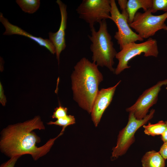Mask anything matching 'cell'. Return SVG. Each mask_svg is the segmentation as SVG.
Masks as SVG:
<instances>
[{"mask_svg":"<svg viewBox=\"0 0 167 167\" xmlns=\"http://www.w3.org/2000/svg\"><path fill=\"white\" fill-rule=\"evenodd\" d=\"M165 122L166 124L164 132L161 135V139L164 143L167 142V120Z\"/></svg>","mask_w":167,"mask_h":167,"instance_id":"24","label":"cell"},{"mask_svg":"<svg viewBox=\"0 0 167 167\" xmlns=\"http://www.w3.org/2000/svg\"><path fill=\"white\" fill-rule=\"evenodd\" d=\"M99 24V30L96 31L94 27L90 28L91 35H88L92 43L90 49L92 53V60L98 66L106 67L114 72V59L117 52L108 31L106 20Z\"/></svg>","mask_w":167,"mask_h":167,"instance_id":"3","label":"cell"},{"mask_svg":"<svg viewBox=\"0 0 167 167\" xmlns=\"http://www.w3.org/2000/svg\"><path fill=\"white\" fill-rule=\"evenodd\" d=\"M98 66L87 58H81L71 75L73 99L83 109L91 113L103 77Z\"/></svg>","mask_w":167,"mask_h":167,"instance_id":"2","label":"cell"},{"mask_svg":"<svg viewBox=\"0 0 167 167\" xmlns=\"http://www.w3.org/2000/svg\"><path fill=\"white\" fill-rule=\"evenodd\" d=\"M166 85L167 79L158 81L144 91L133 105L126 109V111L133 113L137 119L143 118L148 114L150 108L156 103L161 87Z\"/></svg>","mask_w":167,"mask_h":167,"instance_id":"9","label":"cell"},{"mask_svg":"<svg viewBox=\"0 0 167 167\" xmlns=\"http://www.w3.org/2000/svg\"><path fill=\"white\" fill-rule=\"evenodd\" d=\"M20 157L17 156L12 157L6 162L2 163L0 167H14L17 160Z\"/></svg>","mask_w":167,"mask_h":167,"instance_id":"21","label":"cell"},{"mask_svg":"<svg viewBox=\"0 0 167 167\" xmlns=\"http://www.w3.org/2000/svg\"><path fill=\"white\" fill-rule=\"evenodd\" d=\"M56 3L58 5L60 11L61 20L59 28L55 32L49 33V40L55 47L56 58L58 64L59 63L60 54L66 47L65 40V30L66 28L67 13V6L61 0H57Z\"/></svg>","mask_w":167,"mask_h":167,"instance_id":"11","label":"cell"},{"mask_svg":"<svg viewBox=\"0 0 167 167\" xmlns=\"http://www.w3.org/2000/svg\"><path fill=\"white\" fill-rule=\"evenodd\" d=\"M144 128L145 134L152 136L161 135L164 131L166 124L165 122L163 121H160L158 122L152 124L149 123L148 124L143 126Z\"/></svg>","mask_w":167,"mask_h":167,"instance_id":"15","label":"cell"},{"mask_svg":"<svg viewBox=\"0 0 167 167\" xmlns=\"http://www.w3.org/2000/svg\"><path fill=\"white\" fill-rule=\"evenodd\" d=\"M152 13L158 11L167 12V0H153V5L151 9Z\"/></svg>","mask_w":167,"mask_h":167,"instance_id":"18","label":"cell"},{"mask_svg":"<svg viewBox=\"0 0 167 167\" xmlns=\"http://www.w3.org/2000/svg\"><path fill=\"white\" fill-rule=\"evenodd\" d=\"M151 9L143 13L137 12L132 22L129 24L142 39L150 38L159 30L167 31L165 22L167 19V12L161 15H153Z\"/></svg>","mask_w":167,"mask_h":167,"instance_id":"6","label":"cell"},{"mask_svg":"<svg viewBox=\"0 0 167 167\" xmlns=\"http://www.w3.org/2000/svg\"><path fill=\"white\" fill-rule=\"evenodd\" d=\"M75 120L74 116L67 115L66 117L57 119L55 121H50L47 123L48 125H55L62 127L61 131L64 132L66 128L68 126L75 123Z\"/></svg>","mask_w":167,"mask_h":167,"instance_id":"17","label":"cell"},{"mask_svg":"<svg viewBox=\"0 0 167 167\" xmlns=\"http://www.w3.org/2000/svg\"><path fill=\"white\" fill-rule=\"evenodd\" d=\"M110 19L115 23L118 30L114 37L117 41L120 50L129 43L143 41V39L131 29L128 19L120 13L114 0H110Z\"/></svg>","mask_w":167,"mask_h":167,"instance_id":"8","label":"cell"},{"mask_svg":"<svg viewBox=\"0 0 167 167\" xmlns=\"http://www.w3.org/2000/svg\"><path fill=\"white\" fill-rule=\"evenodd\" d=\"M6 99L4 94V91L2 84L0 83V103L3 106H5L6 103Z\"/></svg>","mask_w":167,"mask_h":167,"instance_id":"22","label":"cell"},{"mask_svg":"<svg viewBox=\"0 0 167 167\" xmlns=\"http://www.w3.org/2000/svg\"><path fill=\"white\" fill-rule=\"evenodd\" d=\"M67 108L60 105L54 109V111L51 117L52 118H56L57 119L65 117L67 115Z\"/></svg>","mask_w":167,"mask_h":167,"instance_id":"19","label":"cell"},{"mask_svg":"<svg viewBox=\"0 0 167 167\" xmlns=\"http://www.w3.org/2000/svg\"><path fill=\"white\" fill-rule=\"evenodd\" d=\"M0 21L5 28L3 35L10 36L15 34L25 36L32 40L40 46L46 48L52 54H55V47L49 39L33 36L18 26L11 24L1 12L0 13Z\"/></svg>","mask_w":167,"mask_h":167,"instance_id":"12","label":"cell"},{"mask_svg":"<svg viewBox=\"0 0 167 167\" xmlns=\"http://www.w3.org/2000/svg\"><path fill=\"white\" fill-rule=\"evenodd\" d=\"M142 53L145 57H157L159 51L156 40L149 38L142 43L133 42L125 45L115 56L118 62L114 73L118 75L125 69L130 68L131 66L128 65L129 62Z\"/></svg>","mask_w":167,"mask_h":167,"instance_id":"4","label":"cell"},{"mask_svg":"<svg viewBox=\"0 0 167 167\" xmlns=\"http://www.w3.org/2000/svg\"><path fill=\"white\" fill-rule=\"evenodd\" d=\"M159 152L165 160L167 159V142L164 143Z\"/></svg>","mask_w":167,"mask_h":167,"instance_id":"23","label":"cell"},{"mask_svg":"<svg viewBox=\"0 0 167 167\" xmlns=\"http://www.w3.org/2000/svg\"><path fill=\"white\" fill-rule=\"evenodd\" d=\"M121 81L120 80L113 86L99 90L91 113L92 120L96 127L97 126L104 112L111 102L116 89Z\"/></svg>","mask_w":167,"mask_h":167,"instance_id":"10","label":"cell"},{"mask_svg":"<svg viewBox=\"0 0 167 167\" xmlns=\"http://www.w3.org/2000/svg\"><path fill=\"white\" fill-rule=\"evenodd\" d=\"M165 161L159 152L152 150L145 154L141 161L143 167H165Z\"/></svg>","mask_w":167,"mask_h":167,"instance_id":"14","label":"cell"},{"mask_svg":"<svg viewBox=\"0 0 167 167\" xmlns=\"http://www.w3.org/2000/svg\"><path fill=\"white\" fill-rule=\"evenodd\" d=\"M155 110L152 109L148 114L141 119H137L133 113H129L126 126L119 132L116 145L112 149V158L114 160L124 154L135 141V134L141 126L153 117Z\"/></svg>","mask_w":167,"mask_h":167,"instance_id":"5","label":"cell"},{"mask_svg":"<svg viewBox=\"0 0 167 167\" xmlns=\"http://www.w3.org/2000/svg\"><path fill=\"white\" fill-rule=\"evenodd\" d=\"M126 0H118V2L122 11L121 13L129 19V15L127 8Z\"/></svg>","mask_w":167,"mask_h":167,"instance_id":"20","label":"cell"},{"mask_svg":"<svg viewBox=\"0 0 167 167\" xmlns=\"http://www.w3.org/2000/svg\"><path fill=\"white\" fill-rule=\"evenodd\" d=\"M45 128L39 116L3 128L0 133V150L10 158L25 154L31 155L34 161L46 155L50 150L55 140L62 135L60 132L55 138L50 139L44 145L37 147L41 138L33 131Z\"/></svg>","mask_w":167,"mask_h":167,"instance_id":"1","label":"cell"},{"mask_svg":"<svg viewBox=\"0 0 167 167\" xmlns=\"http://www.w3.org/2000/svg\"><path fill=\"white\" fill-rule=\"evenodd\" d=\"M111 9L110 0H83L76 11L91 28L97 23L111 19Z\"/></svg>","mask_w":167,"mask_h":167,"instance_id":"7","label":"cell"},{"mask_svg":"<svg viewBox=\"0 0 167 167\" xmlns=\"http://www.w3.org/2000/svg\"><path fill=\"white\" fill-rule=\"evenodd\" d=\"M15 1L23 11L30 14L36 12L40 5L39 0H16Z\"/></svg>","mask_w":167,"mask_h":167,"instance_id":"16","label":"cell"},{"mask_svg":"<svg viewBox=\"0 0 167 167\" xmlns=\"http://www.w3.org/2000/svg\"><path fill=\"white\" fill-rule=\"evenodd\" d=\"M153 0H129L127 3V8L129 15L128 23H131L137 11L143 9L144 12L151 9Z\"/></svg>","mask_w":167,"mask_h":167,"instance_id":"13","label":"cell"}]
</instances>
